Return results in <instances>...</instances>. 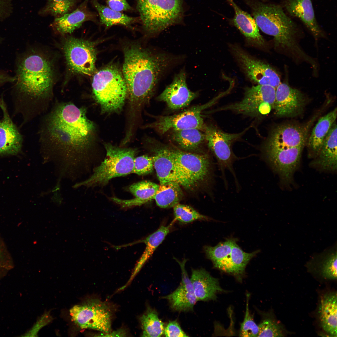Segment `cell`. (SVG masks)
Returning a JSON list of instances; mask_svg holds the SVG:
<instances>
[{
  "mask_svg": "<svg viewBox=\"0 0 337 337\" xmlns=\"http://www.w3.org/2000/svg\"><path fill=\"white\" fill-rule=\"evenodd\" d=\"M175 219L179 222L188 223L197 220H208V218L198 212L188 205L179 203L173 207Z\"/></svg>",
  "mask_w": 337,
  "mask_h": 337,
  "instance_id": "cell-38",
  "label": "cell"
},
{
  "mask_svg": "<svg viewBox=\"0 0 337 337\" xmlns=\"http://www.w3.org/2000/svg\"><path fill=\"white\" fill-rule=\"evenodd\" d=\"M46 0V4L40 9L39 14L42 16L50 15L56 18L72 11L82 0Z\"/></svg>",
  "mask_w": 337,
  "mask_h": 337,
  "instance_id": "cell-36",
  "label": "cell"
},
{
  "mask_svg": "<svg viewBox=\"0 0 337 337\" xmlns=\"http://www.w3.org/2000/svg\"><path fill=\"white\" fill-rule=\"evenodd\" d=\"M304 146L278 149L264 146L266 158L285 183H289L298 167Z\"/></svg>",
  "mask_w": 337,
  "mask_h": 337,
  "instance_id": "cell-16",
  "label": "cell"
},
{
  "mask_svg": "<svg viewBox=\"0 0 337 337\" xmlns=\"http://www.w3.org/2000/svg\"><path fill=\"white\" fill-rule=\"evenodd\" d=\"M204 250L215 267L237 276L243 274L247 265L257 252H244L233 239H227L214 247L205 246Z\"/></svg>",
  "mask_w": 337,
  "mask_h": 337,
  "instance_id": "cell-8",
  "label": "cell"
},
{
  "mask_svg": "<svg viewBox=\"0 0 337 337\" xmlns=\"http://www.w3.org/2000/svg\"><path fill=\"white\" fill-rule=\"evenodd\" d=\"M232 52L247 76L259 85H270L276 89L281 83L276 70L267 64L255 59L240 47L232 46Z\"/></svg>",
  "mask_w": 337,
  "mask_h": 337,
  "instance_id": "cell-15",
  "label": "cell"
},
{
  "mask_svg": "<svg viewBox=\"0 0 337 337\" xmlns=\"http://www.w3.org/2000/svg\"><path fill=\"white\" fill-rule=\"evenodd\" d=\"M249 128L238 133L231 134L223 132L212 125L205 126L204 130L206 140L217 159L223 175L226 169L234 175L232 165L236 157L232 151V145Z\"/></svg>",
  "mask_w": 337,
  "mask_h": 337,
  "instance_id": "cell-12",
  "label": "cell"
},
{
  "mask_svg": "<svg viewBox=\"0 0 337 337\" xmlns=\"http://www.w3.org/2000/svg\"><path fill=\"white\" fill-rule=\"evenodd\" d=\"M305 102L304 96L300 90L281 83L276 89L273 109L277 116H294L302 111Z\"/></svg>",
  "mask_w": 337,
  "mask_h": 337,
  "instance_id": "cell-18",
  "label": "cell"
},
{
  "mask_svg": "<svg viewBox=\"0 0 337 337\" xmlns=\"http://www.w3.org/2000/svg\"><path fill=\"white\" fill-rule=\"evenodd\" d=\"M180 186L175 182L160 184L154 199L157 205L166 208L173 207L179 203L183 195Z\"/></svg>",
  "mask_w": 337,
  "mask_h": 337,
  "instance_id": "cell-32",
  "label": "cell"
},
{
  "mask_svg": "<svg viewBox=\"0 0 337 337\" xmlns=\"http://www.w3.org/2000/svg\"><path fill=\"white\" fill-rule=\"evenodd\" d=\"M164 334L166 337H188L176 320L170 321L164 328Z\"/></svg>",
  "mask_w": 337,
  "mask_h": 337,
  "instance_id": "cell-43",
  "label": "cell"
},
{
  "mask_svg": "<svg viewBox=\"0 0 337 337\" xmlns=\"http://www.w3.org/2000/svg\"><path fill=\"white\" fill-rule=\"evenodd\" d=\"M53 65L47 56L34 50L17 58L15 87L25 99L32 116L44 112L52 100L54 81Z\"/></svg>",
  "mask_w": 337,
  "mask_h": 337,
  "instance_id": "cell-3",
  "label": "cell"
},
{
  "mask_svg": "<svg viewBox=\"0 0 337 337\" xmlns=\"http://www.w3.org/2000/svg\"><path fill=\"white\" fill-rule=\"evenodd\" d=\"M109 7L119 12L132 10V7L126 0H105Z\"/></svg>",
  "mask_w": 337,
  "mask_h": 337,
  "instance_id": "cell-44",
  "label": "cell"
},
{
  "mask_svg": "<svg viewBox=\"0 0 337 337\" xmlns=\"http://www.w3.org/2000/svg\"><path fill=\"white\" fill-rule=\"evenodd\" d=\"M92 86L95 99L103 112L121 109L127 89L123 75L116 67L109 65L97 71L93 76Z\"/></svg>",
  "mask_w": 337,
  "mask_h": 337,
  "instance_id": "cell-5",
  "label": "cell"
},
{
  "mask_svg": "<svg viewBox=\"0 0 337 337\" xmlns=\"http://www.w3.org/2000/svg\"><path fill=\"white\" fill-rule=\"evenodd\" d=\"M72 321L82 329L108 333L111 331L112 313L105 302L97 299L88 300L70 310Z\"/></svg>",
  "mask_w": 337,
  "mask_h": 337,
  "instance_id": "cell-10",
  "label": "cell"
},
{
  "mask_svg": "<svg viewBox=\"0 0 337 337\" xmlns=\"http://www.w3.org/2000/svg\"><path fill=\"white\" fill-rule=\"evenodd\" d=\"M337 297L336 292L325 294L321 297L319 309L322 328L333 337L337 336Z\"/></svg>",
  "mask_w": 337,
  "mask_h": 337,
  "instance_id": "cell-26",
  "label": "cell"
},
{
  "mask_svg": "<svg viewBox=\"0 0 337 337\" xmlns=\"http://www.w3.org/2000/svg\"><path fill=\"white\" fill-rule=\"evenodd\" d=\"M281 5L291 16L300 19L315 38L324 36L315 14L311 0H282Z\"/></svg>",
  "mask_w": 337,
  "mask_h": 337,
  "instance_id": "cell-23",
  "label": "cell"
},
{
  "mask_svg": "<svg viewBox=\"0 0 337 337\" xmlns=\"http://www.w3.org/2000/svg\"><path fill=\"white\" fill-rule=\"evenodd\" d=\"M174 221L168 226H161L156 231L149 235L144 239L138 242H142L146 245L145 250L136 264L131 277L125 287L133 280L140 271L144 263L152 255L154 251L162 243L169 232Z\"/></svg>",
  "mask_w": 337,
  "mask_h": 337,
  "instance_id": "cell-29",
  "label": "cell"
},
{
  "mask_svg": "<svg viewBox=\"0 0 337 337\" xmlns=\"http://www.w3.org/2000/svg\"><path fill=\"white\" fill-rule=\"evenodd\" d=\"M154 166L160 184L175 182L191 188L190 184L178 167L167 148L160 149L153 157Z\"/></svg>",
  "mask_w": 337,
  "mask_h": 337,
  "instance_id": "cell-19",
  "label": "cell"
},
{
  "mask_svg": "<svg viewBox=\"0 0 337 337\" xmlns=\"http://www.w3.org/2000/svg\"><path fill=\"white\" fill-rule=\"evenodd\" d=\"M104 335L103 336H124L126 335L125 332L123 330H120L108 333H103Z\"/></svg>",
  "mask_w": 337,
  "mask_h": 337,
  "instance_id": "cell-46",
  "label": "cell"
},
{
  "mask_svg": "<svg viewBox=\"0 0 337 337\" xmlns=\"http://www.w3.org/2000/svg\"><path fill=\"white\" fill-rule=\"evenodd\" d=\"M307 129L298 125H281L272 131L265 146L278 149L304 146Z\"/></svg>",
  "mask_w": 337,
  "mask_h": 337,
  "instance_id": "cell-21",
  "label": "cell"
},
{
  "mask_svg": "<svg viewBox=\"0 0 337 337\" xmlns=\"http://www.w3.org/2000/svg\"><path fill=\"white\" fill-rule=\"evenodd\" d=\"M137 8L144 30L149 34L160 32L180 21L181 0H136Z\"/></svg>",
  "mask_w": 337,
  "mask_h": 337,
  "instance_id": "cell-7",
  "label": "cell"
},
{
  "mask_svg": "<svg viewBox=\"0 0 337 337\" xmlns=\"http://www.w3.org/2000/svg\"><path fill=\"white\" fill-rule=\"evenodd\" d=\"M124 54L123 75L132 109L150 98L173 59L164 53L154 52L135 44L126 47Z\"/></svg>",
  "mask_w": 337,
  "mask_h": 337,
  "instance_id": "cell-2",
  "label": "cell"
},
{
  "mask_svg": "<svg viewBox=\"0 0 337 337\" xmlns=\"http://www.w3.org/2000/svg\"><path fill=\"white\" fill-rule=\"evenodd\" d=\"M198 95V92L189 89L186 73L181 70L158 96L157 100L165 102L171 109L178 110L188 106Z\"/></svg>",
  "mask_w": 337,
  "mask_h": 337,
  "instance_id": "cell-17",
  "label": "cell"
},
{
  "mask_svg": "<svg viewBox=\"0 0 337 337\" xmlns=\"http://www.w3.org/2000/svg\"><path fill=\"white\" fill-rule=\"evenodd\" d=\"M174 259L179 264L182 271V279L180 285L173 292L163 296L167 300L172 309L178 311L192 310L197 301L190 279L185 268L187 260L179 261Z\"/></svg>",
  "mask_w": 337,
  "mask_h": 337,
  "instance_id": "cell-20",
  "label": "cell"
},
{
  "mask_svg": "<svg viewBox=\"0 0 337 337\" xmlns=\"http://www.w3.org/2000/svg\"><path fill=\"white\" fill-rule=\"evenodd\" d=\"M190 279L197 301L214 300L224 291L218 280L204 269L192 270Z\"/></svg>",
  "mask_w": 337,
  "mask_h": 337,
  "instance_id": "cell-25",
  "label": "cell"
},
{
  "mask_svg": "<svg viewBox=\"0 0 337 337\" xmlns=\"http://www.w3.org/2000/svg\"><path fill=\"white\" fill-rule=\"evenodd\" d=\"M172 130L171 138L173 140L184 150H195L206 140L205 134L198 129Z\"/></svg>",
  "mask_w": 337,
  "mask_h": 337,
  "instance_id": "cell-33",
  "label": "cell"
},
{
  "mask_svg": "<svg viewBox=\"0 0 337 337\" xmlns=\"http://www.w3.org/2000/svg\"><path fill=\"white\" fill-rule=\"evenodd\" d=\"M154 167L153 157L139 156L134 159L133 173L139 175L148 174L152 172Z\"/></svg>",
  "mask_w": 337,
  "mask_h": 337,
  "instance_id": "cell-41",
  "label": "cell"
},
{
  "mask_svg": "<svg viewBox=\"0 0 337 337\" xmlns=\"http://www.w3.org/2000/svg\"><path fill=\"white\" fill-rule=\"evenodd\" d=\"M337 110H333L320 118L313 128L308 140L310 148L318 154L323 140L337 117Z\"/></svg>",
  "mask_w": 337,
  "mask_h": 337,
  "instance_id": "cell-31",
  "label": "cell"
},
{
  "mask_svg": "<svg viewBox=\"0 0 337 337\" xmlns=\"http://www.w3.org/2000/svg\"><path fill=\"white\" fill-rule=\"evenodd\" d=\"M320 260L321 272L323 277L335 280L337 278L336 250H330L318 256Z\"/></svg>",
  "mask_w": 337,
  "mask_h": 337,
  "instance_id": "cell-37",
  "label": "cell"
},
{
  "mask_svg": "<svg viewBox=\"0 0 337 337\" xmlns=\"http://www.w3.org/2000/svg\"><path fill=\"white\" fill-rule=\"evenodd\" d=\"M12 260L6 245L0 237V269L10 268L13 265Z\"/></svg>",
  "mask_w": 337,
  "mask_h": 337,
  "instance_id": "cell-42",
  "label": "cell"
},
{
  "mask_svg": "<svg viewBox=\"0 0 337 337\" xmlns=\"http://www.w3.org/2000/svg\"><path fill=\"white\" fill-rule=\"evenodd\" d=\"M248 295H247L245 316L241 324L239 336L241 337H257L259 331L258 325L255 322L249 312Z\"/></svg>",
  "mask_w": 337,
  "mask_h": 337,
  "instance_id": "cell-39",
  "label": "cell"
},
{
  "mask_svg": "<svg viewBox=\"0 0 337 337\" xmlns=\"http://www.w3.org/2000/svg\"><path fill=\"white\" fill-rule=\"evenodd\" d=\"M89 0H85L71 12L55 18L51 26L61 34L72 32L79 28L85 22L97 21V14L88 7Z\"/></svg>",
  "mask_w": 337,
  "mask_h": 337,
  "instance_id": "cell-24",
  "label": "cell"
},
{
  "mask_svg": "<svg viewBox=\"0 0 337 337\" xmlns=\"http://www.w3.org/2000/svg\"><path fill=\"white\" fill-rule=\"evenodd\" d=\"M258 27L274 37L275 46L311 63L313 59L307 55L298 43V26L284 12L281 5L265 3L258 0H246Z\"/></svg>",
  "mask_w": 337,
  "mask_h": 337,
  "instance_id": "cell-4",
  "label": "cell"
},
{
  "mask_svg": "<svg viewBox=\"0 0 337 337\" xmlns=\"http://www.w3.org/2000/svg\"><path fill=\"white\" fill-rule=\"evenodd\" d=\"M3 117L0 120V155H15L21 150L22 136L9 115L4 102L0 99Z\"/></svg>",
  "mask_w": 337,
  "mask_h": 337,
  "instance_id": "cell-22",
  "label": "cell"
},
{
  "mask_svg": "<svg viewBox=\"0 0 337 337\" xmlns=\"http://www.w3.org/2000/svg\"><path fill=\"white\" fill-rule=\"evenodd\" d=\"M159 187L158 184L148 181L134 183L129 188L135 197L131 199L133 206H140L154 199Z\"/></svg>",
  "mask_w": 337,
  "mask_h": 337,
  "instance_id": "cell-35",
  "label": "cell"
},
{
  "mask_svg": "<svg viewBox=\"0 0 337 337\" xmlns=\"http://www.w3.org/2000/svg\"><path fill=\"white\" fill-rule=\"evenodd\" d=\"M63 50L67 65L73 72L88 75L95 72L96 53L93 42L68 37L64 42Z\"/></svg>",
  "mask_w": 337,
  "mask_h": 337,
  "instance_id": "cell-11",
  "label": "cell"
},
{
  "mask_svg": "<svg viewBox=\"0 0 337 337\" xmlns=\"http://www.w3.org/2000/svg\"><path fill=\"white\" fill-rule=\"evenodd\" d=\"M233 7L235 15L232 20L234 25L248 39L260 46L265 42L260 34L258 27L253 17L241 9L233 0H227Z\"/></svg>",
  "mask_w": 337,
  "mask_h": 337,
  "instance_id": "cell-27",
  "label": "cell"
},
{
  "mask_svg": "<svg viewBox=\"0 0 337 337\" xmlns=\"http://www.w3.org/2000/svg\"><path fill=\"white\" fill-rule=\"evenodd\" d=\"M94 129L84 108L58 102L40 123V151L44 161L53 162L61 176L80 171L91 148Z\"/></svg>",
  "mask_w": 337,
  "mask_h": 337,
  "instance_id": "cell-1",
  "label": "cell"
},
{
  "mask_svg": "<svg viewBox=\"0 0 337 337\" xmlns=\"http://www.w3.org/2000/svg\"><path fill=\"white\" fill-rule=\"evenodd\" d=\"M10 3V0H0V19L4 18L9 14Z\"/></svg>",
  "mask_w": 337,
  "mask_h": 337,
  "instance_id": "cell-45",
  "label": "cell"
},
{
  "mask_svg": "<svg viewBox=\"0 0 337 337\" xmlns=\"http://www.w3.org/2000/svg\"><path fill=\"white\" fill-rule=\"evenodd\" d=\"M337 125L332 124L325 138L315 163L325 170L334 171L337 168Z\"/></svg>",
  "mask_w": 337,
  "mask_h": 337,
  "instance_id": "cell-28",
  "label": "cell"
},
{
  "mask_svg": "<svg viewBox=\"0 0 337 337\" xmlns=\"http://www.w3.org/2000/svg\"><path fill=\"white\" fill-rule=\"evenodd\" d=\"M90 2L98 12L100 23L107 28L116 25L129 27L134 23L140 21L139 17L129 16L101 4L97 0H90Z\"/></svg>",
  "mask_w": 337,
  "mask_h": 337,
  "instance_id": "cell-30",
  "label": "cell"
},
{
  "mask_svg": "<svg viewBox=\"0 0 337 337\" xmlns=\"http://www.w3.org/2000/svg\"><path fill=\"white\" fill-rule=\"evenodd\" d=\"M214 101L213 100L204 105L194 106L176 115L160 116L147 127L154 128L162 134L170 130L196 129L204 130L206 125L201 112L212 105Z\"/></svg>",
  "mask_w": 337,
  "mask_h": 337,
  "instance_id": "cell-14",
  "label": "cell"
},
{
  "mask_svg": "<svg viewBox=\"0 0 337 337\" xmlns=\"http://www.w3.org/2000/svg\"><path fill=\"white\" fill-rule=\"evenodd\" d=\"M140 320L143 330L142 336L160 337L164 334V324L155 310L148 307Z\"/></svg>",
  "mask_w": 337,
  "mask_h": 337,
  "instance_id": "cell-34",
  "label": "cell"
},
{
  "mask_svg": "<svg viewBox=\"0 0 337 337\" xmlns=\"http://www.w3.org/2000/svg\"><path fill=\"white\" fill-rule=\"evenodd\" d=\"M258 325L259 331L257 337L284 336L280 326L269 319H265Z\"/></svg>",
  "mask_w": 337,
  "mask_h": 337,
  "instance_id": "cell-40",
  "label": "cell"
},
{
  "mask_svg": "<svg viewBox=\"0 0 337 337\" xmlns=\"http://www.w3.org/2000/svg\"><path fill=\"white\" fill-rule=\"evenodd\" d=\"M276 89L267 85L247 88L242 99L237 102L220 108L219 110H230L252 117L260 118L274 108Z\"/></svg>",
  "mask_w": 337,
  "mask_h": 337,
  "instance_id": "cell-9",
  "label": "cell"
},
{
  "mask_svg": "<svg viewBox=\"0 0 337 337\" xmlns=\"http://www.w3.org/2000/svg\"><path fill=\"white\" fill-rule=\"evenodd\" d=\"M1 41H2V40H1V38H0V43L1 42Z\"/></svg>",
  "mask_w": 337,
  "mask_h": 337,
  "instance_id": "cell-47",
  "label": "cell"
},
{
  "mask_svg": "<svg viewBox=\"0 0 337 337\" xmlns=\"http://www.w3.org/2000/svg\"><path fill=\"white\" fill-rule=\"evenodd\" d=\"M167 149L188 180L191 188L208 180L210 174L211 163L207 155Z\"/></svg>",
  "mask_w": 337,
  "mask_h": 337,
  "instance_id": "cell-13",
  "label": "cell"
},
{
  "mask_svg": "<svg viewBox=\"0 0 337 337\" xmlns=\"http://www.w3.org/2000/svg\"><path fill=\"white\" fill-rule=\"evenodd\" d=\"M106 155L103 161L93 170L87 179L76 184L75 188L103 186L111 179L133 173L136 151L131 148H122L106 144Z\"/></svg>",
  "mask_w": 337,
  "mask_h": 337,
  "instance_id": "cell-6",
  "label": "cell"
}]
</instances>
